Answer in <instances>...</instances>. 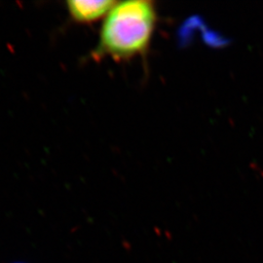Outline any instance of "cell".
Segmentation results:
<instances>
[{"label": "cell", "instance_id": "obj_3", "mask_svg": "<svg viewBox=\"0 0 263 263\" xmlns=\"http://www.w3.org/2000/svg\"><path fill=\"white\" fill-rule=\"evenodd\" d=\"M18 263H21V262H18Z\"/></svg>", "mask_w": 263, "mask_h": 263}, {"label": "cell", "instance_id": "obj_1", "mask_svg": "<svg viewBox=\"0 0 263 263\" xmlns=\"http://www.w3.org/2000/svg\"><path fill=\"white\" fill-rule=\"evenodd\" d=\"M156 23L157 9L153 1L116 2L104 18L92 57L97 61L110 58L118 62L144 55Z\"/></svg>", "mask_w": 263, "mask_h": 263}, {"label": "cell", "instance_id": "obj_2", "mask_svg": "<svg viewBox=\"0 0 263 263\" xmlns=\"http://www.w3.org/2000/svg\"><path fill=\"white\" fill-rule=\"evenodd\" d=\"M117 1H67L66 8L69 17L77 24H92L105 18Z\"/></svg>", "mask_w": 263, "mask_h": 263}]
</instances>
